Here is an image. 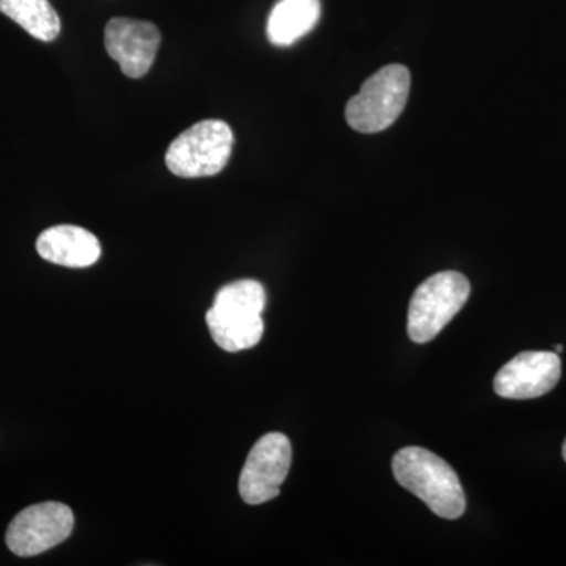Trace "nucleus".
I'll use <instances>...</instances> for the list:
<instances>
[{"label":"nucleus","mask_w":566,"mask_h":566,"mask_svg":"<svg viewBox=\"0 0 566 566\" xmlns=\"http://www.w3.org/2000/svg\"><path fill=\"white\" fill-rule=\"evenodd\" d=\"M292 465V444L282 433H268L256 441L240 476V494L245 504L260 505L281 494Z\"/></svg>","instance_id":"nucleus-7"},{"label":"nucleus","mask_w":566,"mask_h":566,"mask_svg":"<svg viewBox=\"0 0 566 566\" xmlns=\"http://www.w3.org/2000/svg\"><path fill=\"white\" fill-rule=\"evenodd\" d=\"M562 352H564V346H562V345H557V346H556V353H557V354H560Z\"/></svg>","instance_id":"nucleus-13"},{"label":"nucleus","mask_w":566,"mask_h":566,"mask_svg":"<svg viewBox=\"0 0 566 566\" xmlns=\"http://www.w3.org/2000/svg\"><path fill=\"white\" fill-rule=\"evenodd\" d=\"M322 17L319 0H279L268 18V39L274 46H292L314 31Z\"/></svg>","instance_id":"nucleus-11"},{"label":"nucleus","mask_w":566,"mask_h":566,"mask_svg":"<svg viewBox=\"0 0 566 566\" xmlns=\"http://www.w3.org/2000/svg\"><path fill=\"white\" fill-rule=\"evenodd\" d=\"M266 293L262 283L237 281L219 290L207 314L212 340L229 353L253 348L264 333Z\"/></svg>","instance_id":"nucleus-2"},{"label":"nucleus","mask_w":566,"mask_h":566,"mask_svg":"<svg viewBox=\"0 0 566 566\" xmlns=\"http://www.w3.org/2000/svg\"><path fill=\"white\" fill-rule=\"evenodd\" d=\"M0 11L33 39L54 41L61 33V18L50 0H0Z\"/></svg>","instance_id":"nucleus-12"},{"label":"nucleus","mask_w":566,"mask_h":566,"mask_svg":"<svg viewBox=\"0 0 566 566\" xmlns=\"http://www.w3.org/2000/svg\"><path fill=\"white\" fill-rule=\"evenodd\" d=\"M36 252L46 262L66 268H88L102 256L95 234L76 226H55L36 240Z\"/></svg>","instance_id":"nucleus-10"},{"label":"nucleus","mask_w":566,"mask_h":566,"mask_svg":"<svg viewBox=\"0 0 566 566\" xmlns=\"http://www.w3.org/2000/svg\"><path fill=\"white\" fill-rule=\"evenodd\" d=\"M564 460L566 461V441H565V444H564Z\"/></svg>","instance_id":"nucleus-14"},{"label":"nucleus","mask_w":566,"mask_h":566,"mask_svg":"<svg viewBox=\"0 0 566 566\" xmlns=\"http://www.w3.org/2000/svg\"><path fill=\"white\" fill-rule=\"evenodd\" d=\"M74 515L61 502H43L28 506L14 516L7 531V546L20 557L46 553L71 535Z\"/></svg>","instance_id":"nucleus-6"},{"label":"nucleus","mask_w":566,"mask_h":566,"mask_svg":"<svg viewBox=\"0 0 566 566\" xmlns=\"http://www.w3.org/2000/svg\"><path fill=\"white\" fill-rule=\"evenodd\" d=\"M562 375L560 356L551 352H524L513 357L494 378L499 397L528 400L551 392Z\"/></svg>","instance_id":"nucleus-8"},{"label":"nucleus","mask_w":566,"mask_h":566,"mask_svg":"<svg viewBox=\"0 0 566 566\" xmlns=\"http://www.w3.org/2000/svg\"><path fill=\"white\" fill-rule=\"evenodd\" d=\"M469 294L471 283L457 271H444L420 283L409 304L408 334L411 340L419 345L433 340L464 307Z\"/></svg>","instance_id":"nucleus-4"},{"label":"nucleus","mask_w":566,"mask_h":566,"mask_svg":"<svg viewBox=\"0 0 566 566\" xmlns=\"http://www.w3.org/2000/svg\"><path fill=\"white\" fill-rule=\"evenodd\" d=\"M233 148V133L222 120H203L186 129L170 144L166 164L181 178H202L222 172Z\"/></svg>","instance_id":"nucleus-5"},{"label":"nucleus","mask_w":566,"mask_h":566,"mask_svg":"<svg viewBox=\"0 0 566 566\" xmlns=\"http://www.w3.org/2000/svg\"><path fill=\"white\" fill-rule=\"evenodd\" d=\"M395 479L434 515L458 520L465 510L463 486L452 465L422 447H405L392 460Z\"/></svg>","instance_id":"nucleus-1"},{"label":"nucleus","mask_w":566,"mask_h":566,"mask_svg":"<svg viewBox=\"0 0 566 566\" xmlns=\"http://www.w3.org/2000/svg\"><path fill=\"white\" fill-rule=\"evenodd\" d=\"M411 74L403 65L376 71L346 106V122L354 132L381 133L394 125L408 103Z\"/></svg>","instance_id":"nucleus-3"},{"label":"nucleus","mask_w":566,"mask_h":566,"mask_svg":"<svg viewBox=\"0 0 566 566\" xmlns=\"http://www.w3.org/2000/svg\"><path fill=\"white\" fill-rule=\"evenodd\" d=\"M104 44L111 59L120 65L123 74L139 80L155 62L161 33L151 22L112 18L104 32Z\"/></svg>","instance_id":"nucleus-9"}]
</instances>
